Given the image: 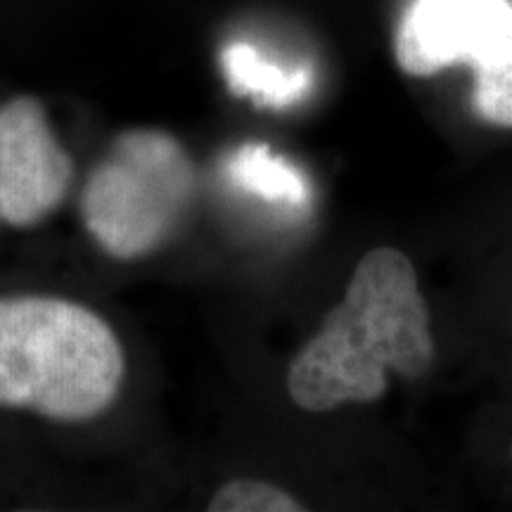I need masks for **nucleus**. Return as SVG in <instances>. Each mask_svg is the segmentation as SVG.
<instances>
[{"mask_svg":"<svg viewBox=\"0 0 512 512\" xmlns=\"http://www.w3.org/2000/svg\"><path fill=\"white\" fill-rule=\"evenodd\" d=\"M430 311L406 254L373 249L358 261L347 294L287 370V392L302 411L328 413L373 403L387 373L420 377L432 368Z\"/></svg>","mask_w":512,"mask_h":512,"instance_id":"obj_1","label":"nucleus"},{"mask_svg":"<svg viewBox=\"0 0 512 512\" xmlns=\"http://www.w3.org/2000/svg\"><path fill=\"white\" fill-rule=\"evenodd\" d=\"M126 375L117 332L88 306L46 294L0 297V408L88 422Z\"/></svg>","mask_w":512,"mask_h":512,"instance_id":"obj_2","label":"nucleus"},{"mask_svg":"<svg viewBox=\"0 0 512 512\" xmlns=\"http://www.w3.org/2000/svg\"><path fill=\"white\" fill-rule=\"evenodd\" d=\"M195 190V164L181 140L162 128H128L83 183L81 223L110 259H145L183 226Z\"/></svg>","mask_w":512,"mask_h":512,"instance_id":"obj_3","label":"nucleus"},{"mask_svg":"<svg viewBox=\"0 0 512 512\" xmlns=\"http://www.w3.org/2000/svg\"><path fill=\"white\" fill-rule=\"evenodd\" d=\"M74 171L41 100L17 95L0 105V226L46 221L67 200Z\"/></svg>","mask_w":512,"mask_h":512,"instance_id":"obj_4","label":"nucleus"},{"mask_svg":"<svg viewBox=\"0 0 512 512\" xmlns=\"http://www.w3.org/2000/svg\"><path fill=\"white\" fill-rule=\"evenodd\" d=\"M512 46L508 0H415L394 38L396 64L432 76L453 64L484 69Z\"/></svg>","mask_w":512,"mask_h":512,"instance_id":"obj_5","label":"nucleus"},{"mask_svg":"<svg viewBox=\"0 0 512 512\" xmlns=\"http://www.w3.org/2000/svg\"><path fill=\"white\" fill-rule=\"evenodd\" d=\"M228 176L233 183L271 202L304 204L309 185L285 159L273 157L266 145H245L228 159Z\"/></svg>","mask_w":512,"mask_h":512,"instance_id":"obj_6","label":"nucleus"},{"mask_svg":"<svg viewBox=\"0 0 512 512\" xmlns=\"http://www.w3.org/2000/svg\"><path fill=\"white\" fill-rule=\"evenodd\" d=\"M223 67L235 93L254 95L268 105L280 107L299 100L309 86V76L304 72L287 74L256 55L249 46H230L223 53Z\"/></svg>","mask_w":512,"mask_h":512,"instance_id":"obj_7","label":"nucleus"},{"mask_svg":"<svg viewBox=\"0 0 512 512\" xmlns=\"http://www.w3.org/2000/svg\"><path fill=\"white\" fill-rule=\"evenodd\" d=\"M211 512H299L304 505L280 486L259 479H233L209 501Z\"/></svg>","mask_w":512,"mask_h":512,"instance_id":"obj_8","label":"nucleus"},{"mask_svg":"<svg viewBox=\"0 0 512 512\" xmlns=\"http://www.w3.org/2000/svg\"><path fill=\"white\" fill-rule=\"evenodd\" d=\"M475 107L489 124L512 128V46L489 67L477 69Z\"/></svg>","mask_w":512,"mask_h":512,"instance_id":"obj_9","label":"nucleus"}]
</instances>
